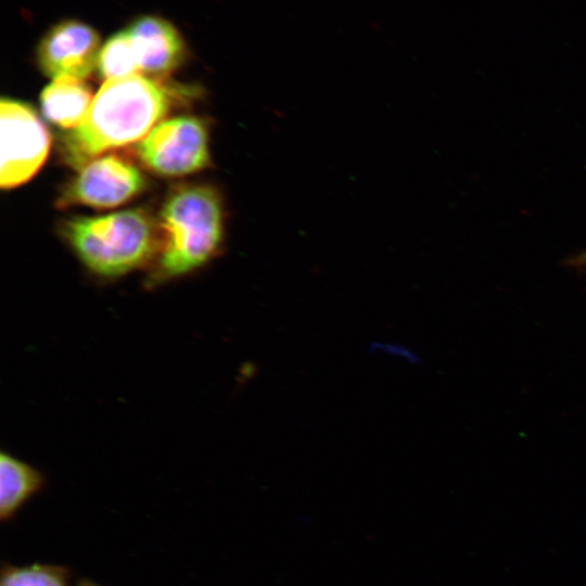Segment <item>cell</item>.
Wrapping results in <instances>:
<instances>
[{
	"label": "cell",
	"mask_w": 586,
	"mask_h": 586,
	"mask_svg": "<svg viewBox=\"0 0 586 586\" xmlns=\"http://www.w3.org/2000/svg\"><path fill=\"white\" fill-rule=\"evenodd\" d=\"M169 107L165 90L143 75L105 80L79 126L64 140L71 163L142 140Z\"/></svg>",
	"instance_id": "cell-1"
},
{
	"label": "cell",
	"mask_w": 586,
	"mask_h": 586,
	"mask_svg": "<svg viewBox=\"0 0 586 586\" xmlns=\"http://www.w3.org/2000/svg\"><path fill=\"white\" fill-rule=\"evenodd\" d=\"M163 242L154 281L186 275L208 262L224 234V209L211 187L188 186L166 200L160 217Z\"/></svg>",
	"instance_id": "cell-2"
},
{
	"label": "cell",
	"mask_w": 586,
	"mask_h": 586,
	"mask_svg": "<svg viewBox=\"0 0 586 586\" xmlns=\"http://www.w3.org/2000/svg\"><path fill=\"white\" fill-rule=\"evenodd\" d=\"M62 233L84 265L103 277L133 270L156 247L153 225L140 211L76 217L63 224Z\"/></svg>",
	"instance_id": "cell-3"
},
{
	"label": "cell",
	"mask_w": 586,
	"mask_h": 586,
	"mask_svg": "<svg viewBox=\"0 0 586 586\" xmlns=\"http://www.w3.org/2000/svg\"><path fill=\"white\" fill-rule=\"evenodd\" d=\"M141 161L163 176H182L209 163L205 124L193 116H178L156 124L137 146Z\"/></svg>",
	"instance_id": "cell-4"
},
{
	"label": "cell",
	"mask_w": 586,
	"mask_h": 586,
	"mask_svg": "<svg viewBox=\"0 0 586 586\" xmlns=\"http://www.w3.org/2000/svg\"><path fill=\"white\" fill-rule=\"evenodd\" d=\"M0 186L13 188L30 179L44 163L50 137L38 115L26 104L2 99L0 105Z\"/></svg>",
	"instance_id": "cell-5"
},
{
	"label": "cell",
	"mask_w": 586,
	"mask_h": 586,
	"mask_svg": "<svg viewBox=\"0 0 586 586\" xmlns=\"http://www.w3.org/2000/svg\"><path fill=\"white\" fill-rule=\"evenodd\" d=\"M101 48L93 28L78 21H65L43 36L37 49V61L43 74L52 79H84L97 67Z\"/></svg>",
	"instance_id": "cell-6"
},
{
	"label": "cell",
	"mask_w": 586,
	"mask_h": 586,
	"mask_svg": "<svg viewBox=\"0 0 586 586\" xmlns=\"http://www.w3.org/2000/svg\"><path fill=\"white\" fill-rule=\"evenodd\" d=\"M144 184V178L136 166L115 155H107L90 161L81 168L64 192L62 202L114 207L127 202Z\"/></svg>",
	"instance_id": "cell-7"
},
{
	"label": "cell",
	"mask_w": 586,
	"mask_h": 586,
	"mask_svg": "<svg viewBox=\"0 0 586 586\" xmlns=\"http://www.w3.org/2000/svg\"><path fill=\"white\" fill-rule=\"evenodd\" d=\"M140 72L164 75L173 71L183 55V43L176 28L156 16H142L128 28Z\"/></svg>",
	"instance_id": "cell-8"
},
{
	"label": "cell",
	"mask_w": 586,
	"mask_h": 586,
	"mask_svg": "<svg viewBox=\"0 0 586 586\" xmlns=\"http://www.w3.org/2000/svg\"><path fill=\"white\" fill-rule=\"evenodd\" d=\"M92 100L90 89L73 77L53 79L40 95L44 116L60 127L72 129L81 124Z\"/></svg>",
	"instance_id": "cell-9"
},
{
	"label": "cell",
	"mask_w": 586,
	"mask_h": 586,
	"mask_svg": "<svg viewBox=\"0 0 586 586\" xmlns=\"http://www.w3.org/2000/svg\"><path fill=\"white\" fill-rule=\"evenodd\" d=\"M44 484L40 471L13 457L0 454V518L10 520Z\"/></svg>",
	"instance_id": "cell-10"
},
{
	"label": "cell",
	"mask_w": 586,
	"mask_h": 586,
	"mask_svg": "<svg viewBox=\"0 0 586 586\" xmlns=\"http://www.w3.org/2000/svg\"><path fill=\"white\" fill-rule=\"evenodd\" d=\"M97 68L105 80L141 75L127 29L118 31L104 43Z\"/></svg>",
	"instance_id": "cell-11"
},
{
	"label": "cell",
	"mask_w": 586,
	"mask_h": 586,
	"mask_svg": "<svg viewBox=\"0 0 586 586\" xmlns=\"http://www.w3.org/2000/svg\"><path fill=\"white\" fill-rule=\"evenodd\" d=\"M68 574L67 569L58 565H5L0 586H67Z\"/></svg>",
	"instance_id": "cell-12"
},
{
	"label": "cell",
	"mask_w": 586,
	"mask_h": 586,
	"mask_svg": "<svg viewBox=\"0 0 586 586\" xmlns=\"http://www.w3.org/2000/svg\"><path fill=\"white\" fill-rule=\"evenodd\" d=\"M576 264L586 265V252L576 258Z\"/></svg>",
	"instance_id": "cell-13"
},
{
	"label": "cell",
	"mask_w": 586,
	"mask_h": 586,
	"mask_svg": "<svg viewBox=\"0 0 586 586\" xmlns=\"http://www.w3.org/2000/svg\"><path fill=\"white\" fill-rule=\"evenodd\" d=\"M77 586H99V585H95L89 581H81L79 584H77Z\"/></svg>",
	"instance_id": "cell-14"
}]
</instances>
